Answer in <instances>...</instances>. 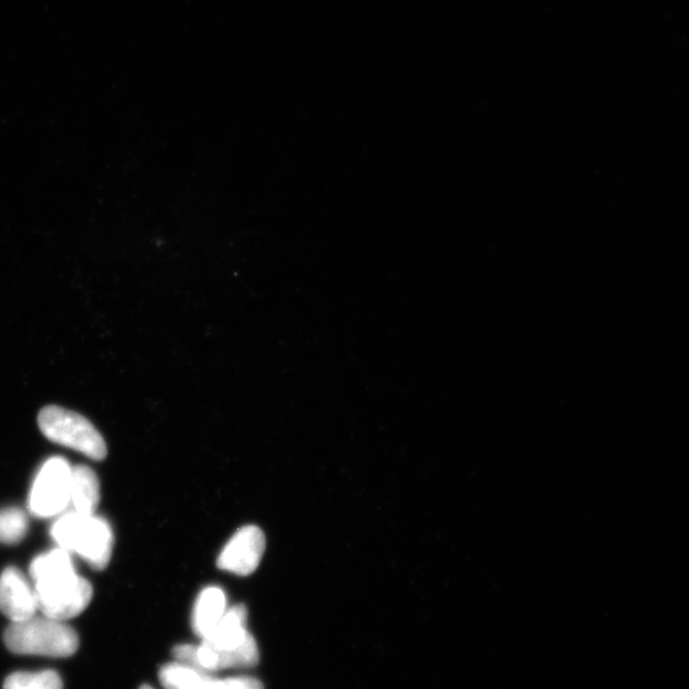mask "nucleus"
Segmentation results:
<instances>
[{
	"label": "nucleus",
	"instance_id": "obj_5",
	"mask_svg": "<svg viewBox=\"0 0 689 689\" xmlns=\"http://www.w3.org/2000/svg\"><path fill=\"white\" fill-rule=\"evenodd\" d=\"M73 466L66 458L52 457L36 475L29 497V511L35 518L49 519L67 509L70 502Z\"/></svg>",
	"mask_w": 689,
	"mask_h": 689
},
{
	"label": "nucleus",
	"instance_id": "obj_1",
	"mask_svg": "<svg viewBox=\"0 0 689 689\" xmlns=\"http://www.w3.org/2000/svg\"><path fill=\"white\" fill-rule=\"evenodd\" d=\"M30 575L35 581L38 612L67 622L85 612L93 597L86 578L78 576L69 552L53 549L31 562Z\"/></svg>",
	"mask_w": 689,
	"mask_h": 689
},
{
	"label": "nucleus",
	"instance_id": "obj_13",
	"mask_svg": "<svg viewBox=\"0 0 689 689\" xmlns=\"http://www.w3.org/2000/svg\"><path fill=\"white\" fill-rule=\"evenodd\" d=\"M29 532L26 513L19 507H8L0 511V543L7 545L19 544Z\"/></svg>",
	"mask_w": 689,
	"mask_h": 689
},
{
	"label": "nucleus",
	"instance_id": "obj_2",
	"mask_svg": "<svg viewBox=\"0 0 689 689\" xmlns=\"http://www.w3.org/2000/svg\"><path fill=\"white\" fill-rule=\"evenodd\" d=\"M52 536L60 548L77 553L97 571L105 569L112 558L113 529L97 514L67 513L55 522Z\"/></svg>",
	"mask_w": 689,
	"mask_h": 689
},
{
	"label": "nucleus",
	"instance_id": "obj_9",
	"mask_svg": "<svg viewBox=\"0 0 689 689\" xmlns=\"http://www.w3.org/2000/svg\"><path fill=\"white\" fill-rule=\"evenodd\" d=\"M225 592L219 588L204 589L198 596L193 611V630L202 640L208 637L227 612Z\"/></svg>",
	"mask_w": 689,
	"mask_h": 689
},
{
	"label": "nucleus",
	"instance_id": "obj_14",
	"mask_svg": "<svg viewBox=\"0 0 689 689\" xmlns=\"http://www.w3.org/2000/svg\"><path fill=\"white\" fill-rule=\"evenodd\" d=\"M201 689H229L227 678L218 679L212 676L205 680V684L201 687Z\"/></svg>",
	"mask_w": 689,
	"mask_h": 689
},
{
	"label": "nucleus",
	"instance_id": "obj_15",
	"mask_svg": "<svg viewBox=\"0 0 689 689\" xmlns=\"http://www.w3.org/2000/svg\"><path fill=\"white\" fill-rule=\"evenodd\" d=\"M244 689H264V686L256 678L245 677Z\"/></svg>",
	"mask_w": 689,
	"mask_h": 689
},
{
	"label": "nucleus",
	"instance_id": "obj_8",
	"mask_svg": "<svg viewBox=\"0 0 689 689\" xmlns=\"http://www.w3.org/2000/svg\"><path fill=\"white\" fill-rule=\"evenodd\" d=\"M247 609L244 605L229 608L216 627L210 635L202 640V643L209 644L220 651H232L236 646L244 643L251 635L247 630Z\"/></svg>",
	"mask_w": 689,
	"mask_h": 689
},
{
	"label": "nucleus",
	"instance_id": "obj_11",
	"mask_svg": "<svg viewBox=\"0 0 689 689\" xmlns=\"http://www.w3.org/2000/svg\"><path fill=\"white\" fill-rule=\"evenodd\" d=\"M212 675H205L189 665L174 662L162 668L158 678L165 689H201Z\"/></svg>",
	"mask_w": 689,
	"mask_h": 689
},
{
	"label": "nucleus",
	"instance_id": "obj_3",
	"mask_svg": "<svg viewBox=\"0 0 689 689\" xmlns=\"http://www.w3.org/2000/svg\"><path fill=\"white\" fill-rule=\"evenodd\" d=\"M4 644L14 654L60 659L77 653L79 640L76 631L65 622L36 614L27 621L8 625Z\"/></svg>",
	"mask_w": 689,
	"mask_h": 689
},
{
	"label": "nucleus",
	"instance_id": "obj_4",
	"mask_svg": "<svg viewBox=\"0 0 689 689\" xmlns=\"http://www.w3.org/2000/svg\"><path fill=\"white\" fill-rule=\"evenodd\" d=\"M37 423L45 437L60 446L77 451L101 462L108 455L104 437L82 415L60 407H45L40 411Z\"/></svg>",
	"mask_w": 689,
	"mask_h": 689
},
{
	"label": "nucleus",
	"instance_id": "obj_16",
	"mask_svg": "<svg viewBox=\"0 0 689 689\" xmlns=\"http://www.w3.org/2000/svg\"><path fill=\"white\" fill-rule=\"evenodd\" d=\"M140 689H154V688L149 686H142Z\"/></svg>",
	"mask_w": 689,
	"mask_h": 689
},
{
	"label": "nucleus",
	"instance_id": "obj_6",
	"mask_svg": "<svg viewBox=\"0 0 689 689\" xmlns=\"http://www.w3.org/2000/svg\"><path fill=\"white\" fill-rule=\"evenodd\" d=\"M266 549V537L258 526H244L221 551L218 566L223 571L248 576L256 571Z\"/></svg>",
	"mask_w": 689,
	"mask_h": 689
},
{
	"label": "nucleus",
	"instance_id": "obj_12",
	"mask_svg": "<svg viewBox=\"0 0 689 689\" xmlns=\"http://www.w3.org/2000/svg\"><path fill=\"white\" fill-rule=\"evenodd\" d=\"M3 689H63L57 671H19L4 680Z\"/></svg>",
	"mask_w": 689,
	"mask_h": 689
},
{
	"label": "nucleus",
	"instance_id": "obj_7",
	"mask_svg": "<svg viewBox=\"0 0 689 689\" xmlns=\"http://www.w3.org/2000/svg\"><path fill=\"white\" fill-rule=\"evenodd\" d=\"M0 611L11 623L27 621L38 613L35 588L13 566L0 576Z\"/></svg>",
	"mask_w": 689,
	"mask_h": 689
},
{
	"label": "nucleus",
	"instance_id": "obj_10",
	"mask_svg": "<svg viewBox=\"0 0 689 689\" xmlns=\"http://www.w3.org/2000/svg\"><path fill=\"white\" fill-rule=\"evenodd\" d=\"M70 501L75 511L82 514H95L100 503V481L98 475L86 465L73 467L70 481Z\"/></svg>",
	"mask_w": 689,
	"mask_h": 689
}]
</instances>
